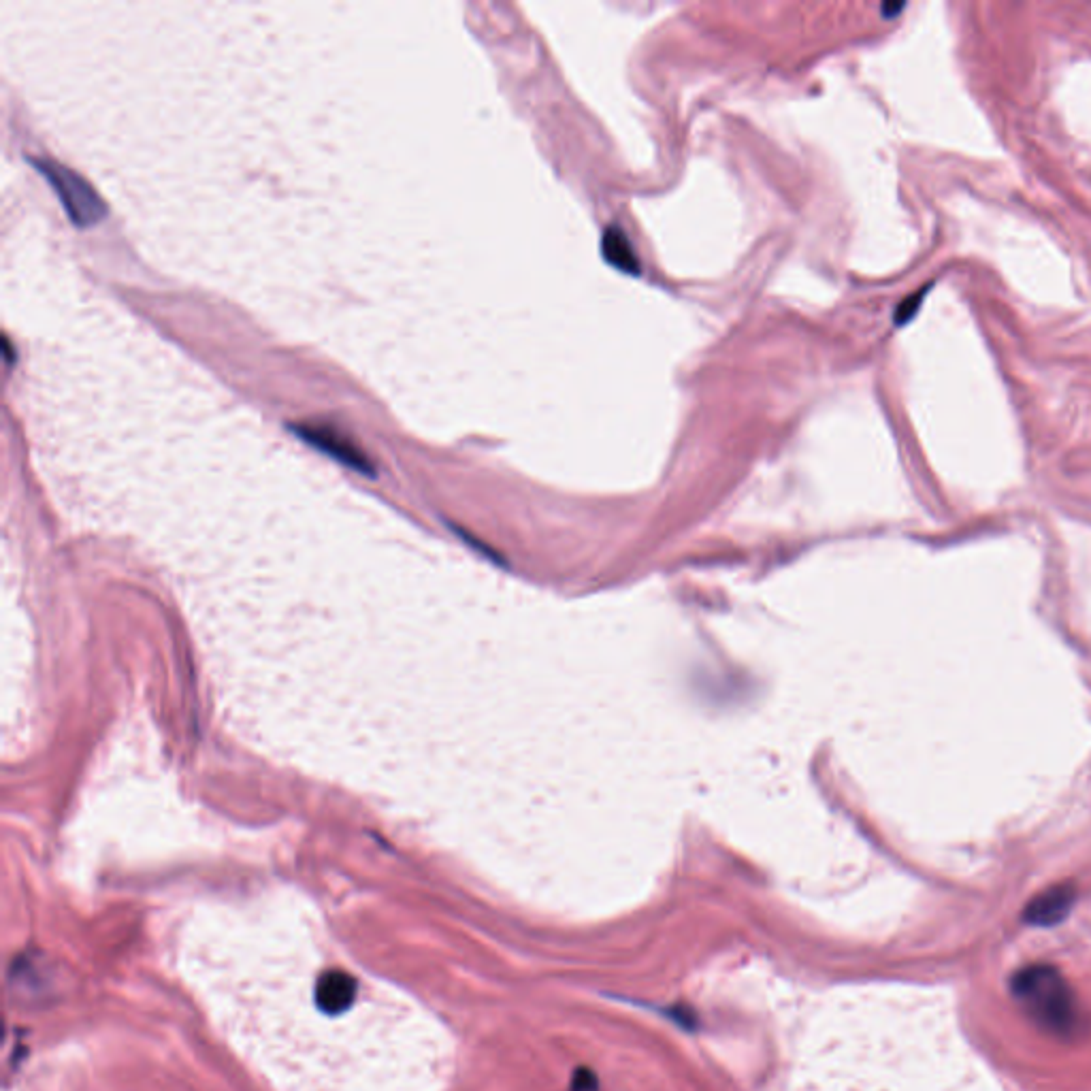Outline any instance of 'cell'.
I'll return each mask as SVG.
<instances>
[{"label": "cell", "mask_w": 1091, "mask_h": 1091, "mask_svg": "<svg viewBox=\"0 0 1091 1091\" xmlns=\"http://www.w3.org/2000/svg\"><path fill=\"white\" fill-rule=\"evenodd\" d=\"M295 433L303 439V442L318 448L324 454H329V457L344 463L346 467L361 471V474H367V476L373 474V465L361 452V448H356L350 439H346L341 433L329 427H312V425L295 427Z\"/></svg>", "instance_id": "obj_3"}, {"label": "cell", "mask_w": 1091, "mask_h": 1091, "mask_svg": "<svg viewBox=\"0 0 1091 1091\" xmlns=\"http://www.w3.org/2000/svg\"><path fill=\"white\" fill-rule=\"evenodd\" d=\"M1074 900H1077V889H1074L1070 883L1053 885L1042 893H1038L1036 898L1025 906L1023 919L1025 923L1040 925V927L1055 925L1070 915Z\"/></svg>", "instance_id": "obj_4"}, {"label": "cell", "mask_w": 1091, "mask_h": 1091, "mask_svg": "<svg viewBox=\"0 0 1091 1091\" xmlns=\"http://www.w3.org/2000/svg\"><path fill=\"white\" fill-rule=\"evenodd\" d=\"M32 165L39 169V173L56 190L58 199L64 205V211H67V216L73 220L75 226L86 229V226L99 224L105 218L107 209L103 199L79 173L54 160H32Z\"/></svg>", "instance_id": "obj_2"}, {"label": "cell", "mask_w": 1091, "mask_h": 1091, "mask_svg": "<svg viewBox=\"0 0 1091 1091\" xmlns=\"http://www.w3.org/2000/svg\"><path fill=\"white\" fill-rule=\"evenodd\" d=\"M1013 993L1040 1028L1057 1036H1072L1077 1030V1000L1055 968L1030 966L1021 970L1013 979Z\"/></svg>", "instance_id": "obj_1"}, {"label": "cell", "mask_w": 1091, "mask_h": 1091, "mask_svg": "<svg viewBox=\"0 0 1091 1091\" xmlns=\"http://www.w3.org/2000/svg\"><path fill=\"white\" fill-rule=\"evenodd\" d=\"M930 288H932V284H927V286L919 288L917 292H913V295H908V297L898 305V309H895V316H893L895 327H906V324L919 314V309H921V305H923V301H925V297H927V292H930Z\"/></svg>", "instance_id": "obj_6"}, {"label": "cell", "mask_w": 1091, "mask_h": 1091, "mask_svg": "<svg viewBox=\"0 0 1091 1091\" xmlns=\"http://www.w3.org/2000/svg\"><path fill=\"white\" fill-rule=\"evenodd\" d=\"M601 252H604V258L618 271L629 273V275H640L642 267L638 263V256H635L633 252L631 241L621 229H616V226H610V229L604 233V239H601Z\"/></svg>", "instance_id": "obj_5"}, {"label": "cell", "mask_w": 1091, "mask_h": 1091, "mask_svg": "<svg viewBox=\"0 0 1091 1091\" xmlns=\"http://www.w3.org/2000/svg\"><path fill=\"white\" fill-rule=\"evenodd\" d=\"M904 7H906L904 3H887V5H883V18L893 20L895 15H898Z\"/></svg>", "instance_id": "obj_7"}]
</instances>
